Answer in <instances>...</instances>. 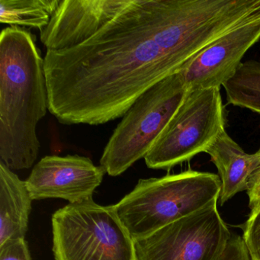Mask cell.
I'll use <instances>...</instances> for the list:
<instances>
[{"label": "cell", "mask_w": 260, "mask_h": 260, "mask_svg": "<svg viewBox=\"0 0 260 260\" xmlns=\"http://www.w3.org/2000/svg\"><path fill=\"white\" fill-rule=\"evenodd\" d=\"M220 191L219 176L189 170L140 179L115 207L135 240L205 208L220 198Z\"/></svg>", "instance_id": "cell-3"}, {"label": "cell", "mask_w": 260, "mask_h": 260, "mask_svg": "<svg viewBox=\"0 0 260 260\" xmlns=\"http://www.w3.org/2000/svg\"><path fill=\"white\" fill-rule=\"evenodd\" d=\"M48 110L45 60L28 30L7 27L0 36V162L31 168L41 144L37 125Z\"/></svg>", "instance_id": "cell-2"}, {"label": "cell", "mask_w": 260, "mask_h": 260, "mask_svg": "<svg viewBox=\"0 0 260 260\" xmlns=\"http://www.w3.org/2000/svg\"><path fill=\"white\" fill-rule=\"evenodd\" d=\"M205 153L218 171L221 182L219 199L222 205L237 193L247 190L251 176L260 165L259 154L246 153L226 131Z\"/></svg>", "instance_id": "cell-11"}, {"label": "cell", "mask_w": 260, "mask_h": 260, "mask_svg": "<svg viewBox=\"0 0 260 260\" xmlns=\"http://www.w3.org/2000/svg\"><path fill=\"white\" fill-rule=\"evenodd\" d=\"M52 233L55 260H136L135 240L115 205L69 204L53 214Z\"/></svg>", "instance_id": "cell-4"}, {"label": "cell", "mask_w": 260, "mask_h": 260, "mask_svg": "<svg viewBox=\"0 0 260 260\" xmlns=\"http://www.w3.org/2000/svg\"><path fill=\"white\" fill-rule=\"evenodd\" d=\"M48 110L67 125L121 118L149 89L182 69L170 0H129L84 43L47 51Z\"/></svg>", "instance_id": "cell-1"}, {"label": "cell", "mask_w": 260, "mask_h": 260, "mask_svg": "<svg viewBox=\"0 0 260 260\" xmlns=\"http://www.w3.org/2000/svg\"><path fill=\"white\" fill-rule=\"evenodd\" d=\"M60 0H0V22L10 27L38 28L49 24Z\"/></svg>", "instance_id": "cell-13"}, {"label": "cell", "mask_w": 260, "mask_h": 260, "mask_svg": "<svg viewBox=\"0 0 260 260\" xmlns=\"http://www.w3.org/2000/svg\"><path fill=\"white\" fill-rule=\"evenodd\" d=\"M106 173L86 156H47L35 166L25 182L32 200L60 199L78 204L92 199Z\"/></svg>", "instance_id": "cell-8"}, {"label": "cell", "mask_w": 260, "mask_h": 260, "mask_svg": "<svg viewBox=\"0 0 260 260\" xmlns=\"http://www.w3.org/2000/svg\"><path fill=\"white\" fill-rule=\"evenodd\" d=\"M243 239L251 260H260V205L251 210L243 226Z\"/></svg>", "instance_id": "cell-15"}, {"label": "cell", "mask_w": 260, "mask_h": 260, "mask_svg": "<svg viewBox=\"0 0 260 260\" xmlns=\"http://www.w3.org/2000/svg\"><path fill=\"white\" fill-rule=\"evenodd\" d=\"M0 260H31L25 239L11 240L0 246Z\"/></svg>", "instance_id": "cell-16"}, {"label": "cell", "mask_w": 260, "mask_h": 260, "mask_svg": "<svg viewBox=\"0 0 260 260\" xmlns=\"http://www.w3.org/2000/svg\"><path fill=\"white\" fill-rule=\"evenodd\" d=\"M260 39V18L236 27L201 51L180 71L187 92L220 88Z\"/></svg>", "instance_id": "cell-9"}, {"label": "cell", "mask_w": 260, "mask_h": 260, "mask_svg": "<svg viewBox=\"0 0 260 260\" xmlns=\"http://www.w3.org/2000/svg\"><path fill=\"white\" fill-rule=\"evenodd\" d=\"M217 200L135 240L136 260H218L232 235Z\"/></svg>", "instance_id": "cell-7"}, {"label": "cell", "mask_w": 260, "mask_h": 260, "mask_svg": "<svg viewBox=\"0 0 260 260\" xmlns=\"http://www.w3.org/2000/svg\"><path fill=\"white\" fill-rule=\"evenodd\" d=\"M129 0H60L49 24L40 31L47 51L84 43L112 21Z\"/></svg>", "instance_id": "cell-10"}, {"label": "cell", "mask_w": 260, "mask_h": 260, "mask_svg": "<svg viewBox=\"0 0 260 260\" xmlns=\"http://www.w3.org/2000/svg\"><path fill=\"white\" fill-rule=\"evenodd\" d=\"M256 152L260 156V147ZM246 191L249 197V207L252 210L260 205V165L251 176Z\"/></svg>", "instance_id": "cell-18"}, {"label": "cell", "mask_w": 260, "mask_h": 260, "mask_svg": "<svg viewBox=\"0 0 260 260\" xmlns=\"http://www.w3.org/2000/svg\"><path fill=\"white\" fill-rule=\"evenodd\" d=\"M223 87L228 104L260 114V61L242 63Z\"/></svg>", "instance_id": "cell-14"}, {"label": "cell", "mask_w": 260, "mask_h": 260, "mask_svg": "<svg viewBox=\"0 0 260 260\" xmlns=\"http://www.w3.org/2000/svg\"><path fill=\"white\" fill-rule=\"evenodd\" d=\"M186 94L180 71L144 92L122 117L103 150L100 166L106 173L119 176L144 159Z\"/></svg>", "instance_id": "cell-5"}, {"label": "cell", "mask_w": 260, "mask_h": 260, "mask_svg": "<svg viewBox=\"0 0 260 260\" xmlns=\"http://www.w3.org/2000/svg\"><path fill=\"white\" fill-rule=\"evenodd\" d=\"M32 201L25 181L0 162V246L25 239Z\"/></svg>", "instance_id": "cell-12"}, {"label": "cell", "mask_w": 260, "mask_h": 260, "mask_svg": "<svg viewBox=\"0 0 260 260\" xmlns=\"http://www.w3.org/2000/svg\"><path fill=\"white\" fill-rule=\"evenodd\" d=\"M218 260H251L247 247L240 235H232Z\"/></svg>", "instance_id": "cell-17"}, {"label": "cell", "mask_w": 260, "mask_h": 260, "mask_svg": "<svg viewBox=\"0 0 260 260\" xmlns=\"http://www.w3.org/2000/svg\"><path fill=\"white\" fill-rule=\"evenodd\" d=\"M220 88L187 92L181 106L145 156L147 167L170 170L206 150L225 132Z\"/></svg>", "instance_id": "cell-6"}]
</instances>
